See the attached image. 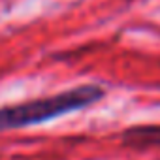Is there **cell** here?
Instances as JSON below:
<instances>
[{"instance_id": "2", "label": "cell", "mask_w": 160, "mask_h": 160, "mask_svg": "<svg viewBox=\"0 0 160 160\" xmlns=\"http://www.w3.org/2000/svg\"><path fill=\"white\" fill-rule=\"evenodd\" d=\"M122 141L132 147H149L160 145V124H147V126H132L124 130Z\"/></svg>"}, {"instance_id": "1", "label": "cell", "mask_w": 160, "mask_h": 160, "mask_svg": "<svg viewBox=\"0 0 160 160\" xmlns=\"http://www.w3.org/2000/svg\"><path fill=\"white\" fill-rule=\"evenodd\" d=\"M106 91L98 85H79L64 92L43 96L21 104L0 108V130H15L36 126L57 117L85 109L104 98Z\"/></svg>"}]
</instances>
